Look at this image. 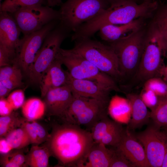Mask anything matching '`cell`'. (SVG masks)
Segmentation results:
<instances>
[{
  "label": "cell",
  "mask_w": 167,
  "mask_h": 167,
  "mask_svg": "<svg viewBox=\"0 0 167 167\" xmlns=\"http://www.w3.org/2000/svg\"><path fill=\"white\" fill-rule=\"evenodd\" d=\"M48 146L62 166L83 167L94 141L90 131L65 122L54 126Z\"/></svg>",
  "instance_id": "6da1fadb"
},
{
  "label": "cell",
  "mask_w": 167,
  "mask_h": 167,
  "mask_svg": "<svg viewBox=\"0 0 167 167\" xmlns=\"http://www.w3.org/2000/svg\"><path fill=\"white\" fill-rule=\"evenodd\" d=\"M156 1H146L138 4L131 0L117 2L110 5L95 17L80 27L82 34L91 37L103 26L122 25L151 15L157 8Z\"/></svg>",
  "instance_id": "7a4b0ae2"
},
{
  "label": "cell",
  "mask_w": 167,
  "mask_h": 167,
  "mask_svg": "<svg viewBox=\"0 0 167 167\" xmlns=\"http://www.w3.org/2000/svg\"><path fill=\"white\" fill-rule=\"evenodd\" d=\"M166 53L161 35L153 24L144 39L143 53L137 70L132 78V82L143 84L152 78H162L165 66L162 57Z\"/></svg>",
  "instance_id": "3957f363"
},
{
  "label": "cell",
  "mask_w": 167,
  "mask_h": 167,
  "mask_svg": "<svg viewBox=\"0 0 167 167\" xmlns=\"http://www.w3.org/2000/svg\"><path fill=\"white\" fill-rule=\"evenodd\" d=\"M71 49L96 66L99 70L116 80L122 79L117 56L110 45L90 38L74 41Z\"/></svg>",
  "instance_id": "277c9868"
},
{
  "label": "cell",
  "mask_w": 167,
  "mask_h": 167,
  "mask_svg": "<svg viewBox=\"0 0 167 167\" xmlns=\"http://www.w3.org/2000/svg\"><path fill=\"white\" fill-rule=\"evenodd\" d=\"M67 68L73 78L97 82L112 91L122 92L116 81L99 70L96 66L71 49L60 48L56 56Z\"/></svg>",
  "instance_id": "5b68a950"
},
{
  "label": "cell",
  "mask_w": 167,
  "mask_h": 167,
  "mask_svg": "<svg viewBox=\"0 0 167 167\" xmlns=\"http://www.w3.org/2000/svg\"><path fill=\"white\" fill-rule=\"evenodd\" d=\"M108 4L105 0H67L61 5L60 24L74 32L107 8Z\"/></svg>",
  "instance_id": "8992f818"
},
{
  "label": "cell",
  "mask_w": 167,
  "mask_h": 167,
  "mask_svg": "<svg viewBox=\"0 0 167 167\" xmlns=\"http://www.w3.org/2000/svg\"><path fill=\"white\" fill-rule=\"evenodd\" d=\"M73 98L64 121L85 126L90 131L99 121L108 116L109 102L73 94Z\"/></svg>",
  "instance_id": "52a82bcc"
},
{
  "label": "cell",
  "mask_w": 167,
  "mask_h": 167,
  "mask_svg": "<svg viewBox=\"0 0 167 167\" xmlns=\"http://www.w3.org/2000/svg\"><path fill=\"white\" fill-rule=\"evenodd\" d=\"M109 43L117 56L122 79H132L137 70L144 49L143 33L139 30L128 37Z\"/></svg>",
  "instance_id": "ba28073f"
},
{
  "label": "cell",
  "mask_w": 167,
  "mask_h": 167,
  "mask_svg": "<svg viewBox=\"0 0 167 167\" xmlns=\"http://www.w3.org/2000/svg\"><path fill=\"white\" fill-rule=\"evenodd\" d=\"M68 32L60 24L45 37L28 74L30 81L39 85L43 75L55 59L61 45Z\"/></svg>",
  "instance_id": "9c48e42d"
},
{
  "label": "cell",
  "mask_w": 167,
  "mask_h": 167,
  "mask_svg": "<svg viewBox=\"0 0 167 167\" xmlns=\"http://www.w3.org/2000/svg\"><path fill=\"white\" fill-rule=\"evenodd\" d=\"M58 21H53L20 39L16 50L14 64L27 75L45 37L54 28Z\"/></svg>",
  "instance_id": "30bf717a"
},
{
  "label": "cell",
  "mask_w": 167,
  "mask_h": 167,
  "mask_svg": "<svg viewBox=\"0 0 167 167\" xmlns=\"http://www.w3.org/2000/svg\"><path fill=\"white\" fill-rule=\"evenodd\" d=\"M13 17L24 36L38 31L48 23L59 21V11L48 6H38L23 8L16 12Z\"/></svg>",
  "instance_id": "8fae6325"
},
{
  "label": "cell",
  "mask_w": 167,
  "mask_h": 167,
  "mask_svg": "<svg viewBox=\"0 0 167 167\" xmlns=\"http://www.w3.org/2000/svg\"><path fill=\"white\" fill-rule=\"evenodd\" d=\"M134 136L143 146L150 166L161 167L165 151L167 132L161 131L152 124Z\"/></svg>",
  "instance_id": "7c38bea8"
},
{
  "label": "cell",
  "mask_w": 167,
  "mask_h": 167,
  "mask_svg": "<svg viewBox=\"0 0 167 167\" xmlns=\"http://www.w3.org/2000/svg\"><path fill=\"white\" fill-rule=\"evenodd\" d=\"M44 98L46 111L48 114L59 117L64 120L73 98L69 87L65 84L51 89Z\"/></svg>",
  "instance_id": "4fadbf2b"
},
{
  "label": "cell",
  "mask_w": 167,
  "mask_h": 167,
  "mask_svg": "<svg viewBox=\"0 0 167 167\" xmlns=\"http://www.w3.org/2000/svg\"><path fill=\"white\" fill-rule=\"evenodd\" d=\"M66 73V84L69 87L72 94L109 102V95L112 91L111 89L96 81L75 79L70 75L68 71Z\"/></svg>",
  "instance_id": "5bb4252c"
},
{
  "label": "cell",
  "mask_w": 167,
  "mask_h": 167,
  "mask_svg": "<svg viewBox=\"0 0 167 167\" xmlns=\"http://www.w3.org/2000/svg\"><path fill=\"white\" fill-rule=\"evenodd\" d=\"M129 131L125 130L120 142L115 148L135 167H150L143 146Z\"/></svg>",
  "instance_id": "9a60e30c"
},
{
  "label": "cell",
  "mask_w": 167,
  "mask_h": 167,
  "mask_svg": "<svg viewBox=\"0 0 167 167\" xmlns=\"http://www.w3.org/2000/svg\"><path fill=\"white\" fill-rule=\"evenodd\" d=\"M21 32L13 16L7 12L0 11V46L16 52Z\"/></svg>",
  "instance_id": "2e32d148"
},
{
  "label": "cell",
  "mask_w": 167,
  "mask_h": 167,
  "mask_svg": "<svg viewBox=\"0 0 167 167\" xmlns=\"http://www.w3.org/2000/svg\"><path fill=\"white\" fill-rule=\"evenodd\" d=\"M142 25L141 19L119 25H105L99 30V36L102 40L112 42L131 36L140 30Z\"/></svg>",
  "instance_id": "e0dca14e"
},
{
  "label": "cell",
  "mask_w": 167,
  "mask_h": 167,
  "mask_svg": "<svg viewBox=\"0 0 167 167\" xmlns=\"http://www.w3.org/2000/svg\"><path fill=\"white\" fill-rule=\"evenodd\" d=\"M62 62L56 58L44 74L39 84L42 97H44L49 90L66 84V71L62 69Z\"/></svg>",
  "instance_id": "ac0fdd59"
},
{
  "label": "cell",
  "mask_w": 167,
  "mask_h": 167,
  "mask_svg": "<svg viewBox=\"0 0 167 167\" xmlns=\"http://www.w3.org/2000/svg\"><path fill=\"white\" fill-rule=\"evenodd\" d=\"M126 94L131 107V118L127 129L129 131L140 128L148 123L150 118V112L139 94L133 93Z\"/></svg>",
  "instance_id": "d6986e66"
},
{
  "label": "cell",
  "mask_w": 167,
  "mask_h": 167,
  "mask_svg": "<svg viewBox=\"0 0 167 167\" xmlns=\"http://www.w3.org/2000/svg\"><path fill=\"white\" fill-rule=\"evenodd\" d=\"M113 148L109 149L100 142H94L83 167H109Z\"/></svg>",
  "instance_id": "ffe728a7"
},
{
  "label": "cell",
  "mask_w": 167,
  "mask_h": 167,
  "mask_svg": "<svg viewBox=\"0 0 167 167\" xmlns=\"http://www.w3.org/2000/svg\"><path fill=\"white\" fill-rule=\"evenodd\" d=\"M0 82L11 91L22 87L24 83L21 69L15 64L1 67Z\"/></svg>",
  "instance_id": "44dd1931"
},
{
  "label": "cell",
  "mask_w": 167,
  "mask_h": 167,
  "mask_svg": "<svg viewBox=\"0 0 167 167\" xmlns=\"http://www.w3.org/2000/svg\"><path fill=\"white\" fill-rule=\"evenodd\" d=\"M108 112L113 118L119 121L120 118H130L131 116V107L127 99L118 95L110 100Z\"/></svg>",
  "instance_id": "7402d4cb"
},
{
  "label": "cell",
  "mask_w": 167,
  "mask_h": 167,
  "mask_svg": "<svg viewBox=\"0 0 167 167\" xmlns=\"http://www.w3.org/2000/svg\"><path fill=\"white\" fill-rule=\"evenodd\" d=\"M33 146L26 156V164L31 167H46L49 166V159L51 155L47 146Z\"/></svg>",
  "instance_id": "603a6c76"
},
{
  "label": "cell",
  "mask_w": 167,
  "mask_h": 167,
  "mask_svg": "<svg viewBox=\"0 0 167 167\" xmlns=\"http://www.w3.org/2000/svg\"><path fill=\"white\" fill-rule=\"evenodd\" d=\"M22 113L28 121H33L41 118L46 111L44 101L37 98H32L25 101L21 107Z\"/></svg>",
  "instance_id": "cb8c5ba5"
},
{
  "label": "cell",
  "mask_w": 167,
  "mask_h": 167,
  "mask_svg": "<svg viewBox=\"0 0 167 167\" xmlns=\"http://www.w3.org/2000/svg\"><path fill=\"white\" fill-rule=\"evenodd\" d=\"M21 126L26 132L31 143L39 145L49 138L45 128L34 121L31 122L24 121Z\"/></svg>",
  "instance_id": "d4e9b609"
},
{
  "label": "cell",
  "mask_w": 167,
  "mask_h": 167,
  "mask_svg": "<svg viewBox=\"0 0 167 167\" xmlns=\"http://www.w3.org/2000/svg\"><path fill=\"white\" fill-rule=\"evenodd\" d=\"M159 97V101L156 105L150 112V118L153 124L161 128H167V98Z\"/></svg>",
  "instance_id": "484cf974"
},
{
  "label": "cell",
  "mask_w": 167,
  "mask_h": 167,
  "mask_svg": "<svg viewBox=\"0 0 167 167\" xmlns=\"http://www.w3.org/2000/svg\"><path fill=\"white\" fill-rule=\"evenodd\" d=\"M44 0H5L0 3V11L14 14L23 8L42 5Z\"/></svg>",
  "instance_id": "4316f807"
},
{
  "label": "cell",
  "mask_w": 167,
  "mask_h": 167,
  "mask_svg": "<svg viewBox=\"0 0 167 167\" xmlns=\"http://www.w3.org/2000/svg\"><path fill=\"white\" fill-rule=\"evenodd\" d=\"M5 138L13 149H21L31 143L26 132L21 126L11 131Z\"/></svg>",
  "instance_id": "83f0119b"
},
{
  "label": "cell",
  "mask_w": 167,
  "mask_h": 167,
  "mask_svg": "<svg viewBox=\"0 0 167 167\" xmlns=\"http://www.w3.org/2000/svg\"><path fill=\"white\" fill-rule=\"evenodd\" d=\"M120 123L110 119L108 116L99 121L92 127L90 131L94 142H99L105 133L117 126Z\"/></svg>",
  "instance_id": "f1b7e54d"
},
{
  "label": "cell",
  "mask_w": 167,
  "mask_h": 167,
  "mask_svg": "<svg viewBox=\"0 0 167 167\" xmlns=\"http://www.w3.org/2000/svg\"><path fill=\"white\" fill-rule=\"evenodd\" d=\"M24 121L19 117L17 113L13 112L9 115L0 116V138L5 137L11 131L21 126Z\"/></svg>",
  "instance_id": "f546056e"
},
{
  "label": "cell",
  "mask_w": 167,
  "mask_h": 167,
  "mask_svg": "<svg viewBox=\"0 0 167 167\" xmlns=\"http://www.w3.org/2000/svg\"><path fill=\"white\" fill-rule=\"evenodd\" d=\"M1 165L5 167H21L27 165L26 156L21 151H17L3 155L0 160Z\"/></svg>",
  "instance_id": "4dcf8cb0"
},
{
  "label": "cell",
  "mask_w": 167,
  "mask_h": 167,
  "mask_svg": "<svg viewBox=\"0 0 167 167\" xmlns=\"http://www.w3.org/2000/svg\"><path fill=\"white\" fill-rule=\"evenodd\" d=\"M125 130L120 123L117 126L105 133L99 142L105 145L116 147L120 142Z\"/></svg>",
  "instance_id": "1f68e13d"
},
{
  "label": "cell",
  "mask_w": 167,
  "mask_h": 167,
  "mask_svg": "<svg viewBox=\"0 0 167 167\" xmlns=\"http://www.w3.org/2000/svg\"><path fill=\"white\" fill-rule=\"evenodd\" d=\"M153 91L158 96L167 98V83L162 78L151 79L143 84V88Z\"/></svg>",
  "instance_id": "d6a6232c"
},
{
  "label": "cell",
  "mask_w": 167,
  "mask_h": 167,
  "mask_svg": "<svg viewBox=\"0 0 167 167\" xmlns=\"http://www.w3.org/2000/svg\"><path fill=\"white\" fill-rule=\"evenodd\" d=\"M154 24L159 32L167 53V6L158 14Z\"/></svg>",
  "instance_id": "836d02e7"
},
{
  "label": "cell",
  "mask_w": 167,
  "mask_h": 167,
  "mask_svg": "<svg viewBox=\"0 0 167 167\" xmlns=\"http://www.w3.org/2000/svg\"><path fill=\"white\" fill-rule=\"evenodd\" d=\"M113 152L109 167H134L135 166L116 148L113 147Z\"/></svg>",
  "instance_id": "e575fe53"
},
{
  "label": "cell",
  "mask_w": 167,
  "mask_h": 167,
  "mask_svg": "<svg viewBox=\"0 0 167 167\" xmlns=\"http://www.w3.org/2000/svg\"><path fill=\"white\" fill-rule=\"evenodd\" d=\"M16 55V51L0 46V67L14 64Z\"/></svg>",
  "instance_id": "d590c367"
},
{
  "label": "cell",
  "mask_w": 167,
  "mask_h": 167,
  "mask_svg": "<svg viewBox=\"0 0 167 167\" xmlns=\"http://www.w3.org/2000/svg\"><path fill=\"white\" fill-rule=\"evenodd\" d=\"M25 96L22 89H18L10 94L7 100L11 104L14 110L22 107L24 102Z\"/></svg>",
  "instance_id": "8d00e7d4"
},
{
  "label": "cell",
  "mask_w": 167,
  "mask_h": 167,
  "mask_svg": "<svg viewBox=\"0 0 167 167\" xmlns=\"http://www.w3.org/2000/svg\"><path fill=\"white\" fill-rule=\"evenodd\" d=\"M139 95L146 106L151 110L153 109L158 102L159 97L151 90L143 89Z\"/></svg>",
  "instance_id": "74e56055"
},
{
  "label": "cell",
  "mask_w": 167,
  "mask_h": 167,
  "mask_svg": "<svg viewBox=\"0 0 167 167\" xmlns=\"http://www.w3.org/2000/svg\"><path fill=\"white\" fill-rule=\"evenodd\" d=\"M14 110L12 106L5 98L0 99V115L5 116L11 114Z\"/></svg>",
  "instance_id": "f35d334b"
},
{
  "label": "cell",
  "mask_w": 167,
  "mask_h": 167,
  "mask_svg": "<svg viewBox=\"0 0 167 167\" xmlns=\"http://www.w3.org/2000/svg\"><path fill=\"white\" fill-rule=\"evenodd\" d=\"M13 149L5 138H0V152L1 154L3 155L8 154Z\"/></svg>",
  "instance_id": "ab89813d"
},
{
  "label": "cell",
  "mask_w": 167,
  "mask_h": 167,
  "mask_svg": "<svg viewBox=\"0 0 167 167\" xmlns=\"http://www.w3.org/2000/svg\"><path fill=\"white\" fill-rule=\"evenodd\" d=\"M11 90L0 82V99L5 98L8 95Z\"/></svg>",
  "instance_id": "60d3db41"
},
{
  "label": "cell",
  "mask_w": 167,
  "mask_h": 167,
  "mask_svg": "<svg viewBox=\"0 0 167 167\" xmlns=\"http://www.w3.org/2000/svg\"><path fill=\"white\" fill-rule=\"evenodd\" d=\"M47 6L50 7L61 5L62 3V0H47Z\"/></svg>",
  "instance_id": "b9f144b4"
},
{
  "label": "cell",
  "mask_w": 167,
  "mask_h": 167,
  "mask_svg": "<svg viewBox=\"0 0 167 167\" xmlns=\"http://www.w3.org/2000/svg\"><path fill=\"white\" fill-rule=\"evenodd\" d=\"M161 167H167V138L165 154Z\"/></svg>",
  "instance_id": "7bdbcfd3"
},
{
  "label": "cell",
  "mask_w": 167,
  "mask_h": 167,
  "mask_svg": "<svg viewBox=\"0 0 167 167\" xmlns=\"http://www.w3.org/2000/svg\"><path fill=\"white\" fill-rule=\"evenodd\" d=\"M161 78L167 83V65L165 66L164 68L163 71Z\"/></svg>",
  "instance_id": "ee69618b"
},
{
  "label": "cell",
  "mask_w": 167,
  "mask_h": 167,
  "mask_svg": "<svg viewBox=\"0 0 167 167\" xmlns=\"http://www.w3.org/2000/svg\"><path fill=\"white\" fill-rule=\"evenodd\" d=\"M106 2H107L109 4H110V5L125 0H105Z\"/></svg>",
  "instance_id": "f6af8a7d"
},
{
  "label": "cell",
  "mask_w": 167,
  "mask_h": 167,
  "mask_svg": "<svg viewBox=\"0 0 167 167\" xmlns=\"http://www.w3.org/2000/svg\"><path fill=\"white\" fill-rule=\"evenodd\" d=\"M1 1H2V0H0V2H1Z\"/></svg>",
  "instance_id": "bcb514c9"
}]
</instances>
